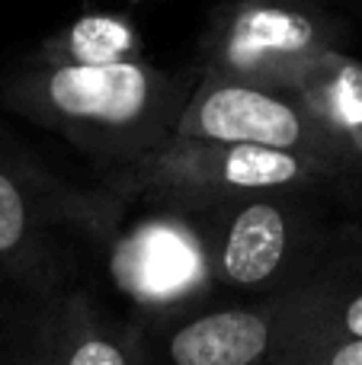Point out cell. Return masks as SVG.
I'll use <instances>...</instances> for the list:
<instances>
[{
	"instance_id": "4fadbf2b",
	"label": "cell",
	"mask_w": 362,
	"mask_h": 365,
	"mask_svg": "<svg viewBox=\"0 0 362 365\" xmlns=\"http://www.w3.org/2000/svg\"><path fill=\"white\" fill-rule=\"evenodd\" d=\"M13 365H58V349H55V317L42 324L36 330V336L29 340V346L13 359Z\"/></svg>"
},
{
	"instance_id": "30bf717a",
	"label": "cell",
	"mask_w": 362,
	"mask_h": 365,
	"mask_svg": "<svg viewBox=\"0 0 362 365\" xmlns=\"http://www.w3.org/2000/svg\"><path fill=\"white\" fill-rule=\"evenodd\" d=\"M58 365H141L145 349L128 336L106 330L83 302H71L55 317Z\"/></svg>"
},
{
	"instance_id": "9c48e42d",
	"label": "cell",
	"mask_w": 362,
	"mask_h": 365,
	"mask_svg": "<svg viewBox=\"0 0 362 365\" xmlns=\"http://www.w3.org/2000/svg\"><path fill=\"white\" fill-rule=\"evenodd\" d=\"M42 61H74V64H106L138 58V36L132 23L109 13H90L51 36L38 48Z\"/></svg>"
},
{
	"instance_id": "8992f818",
	"label": "cell",
	"mask_w": 362,
	"mask_h": 365,
	"mask_svg": "<svg viewBox=\"0 0 362 365\" xmlns=\"http://www.w3.org/2000/svg\"><path fill=\"white\" fill-rule=\"evenodd\" d=\"M301 192L308 189H263L224 205L202 208L218 218L205 231L218 282L241 292H286L311 282L299 279V263L311 247L308 218L295 205V195Z\"/></svg>"
},
{
	"instance_id": "52a82bcc",
	"label": "cell",
	"mask_w": 362,
	"mask_h": 365,
	"mask_svg": "<svg viewBox=\"0 0 362 365\" xmlns=\"http://www.w3.org/2000/svg\"><path fill=\"white\" fill-rule=\"evenodd\" d=\"M119 218L113 192L77 195L42 180L29 164L0 148V272L29 285L55 279V227L109 231Z\"/></svg>"
},
{
	"instance_id": "7a4b0ae2",
	"label": "cell",
	"mask_w": 362,
	"mask_h": 365,
	"mask_svg": "<svg viewBox=\"0 0 362 365\" xmlns=\"http://www.w3.org/2000/svg\"><path fill=\"white\" fill-rule=\"evenodd\" d=\"M340 173L305 154L173 135L160 148L122 164L109 192L115 202L154 199L177 212H202L263 189H311L340 180Z\"/></svg>"
},
{
	"instance_id": "ba28073f",
	"label": "cell",
	"mask_w": 362,
	"mask_h": 365,
	"mask_svg": "<svg viewBox=\"0 0 362 365\" xmlns=\"http://www.w3.org/2000/svg\"><path fill=\"white\" fill-rule=\"evenodd\" d=\"M113 279L145 308H177L199 298L212 272L209 234L196 212L164 208L125 231L109 253Z\"/></svg>"
},
{
	"instance_id": "7c38bea8",
	"label": "cell",
	"mask_w": 362,
	"mask_h": 365,
	"mask_svg": "<svg viewBox=\"0 0 362 365\" xmlns=\"http://www.w3.org/2000/svg\"><path fill=\"white\" fill-rule=\"evenodd\" d=\"M327 334L333 336H362V289H356L350 298L340 302L333 292L331 317H327Z\"/></svg>"
},
{
	"instance_id": "8fae6325",
	"label": "cell",
	"mask_w": 362,
	"mask_h": 365,
	"mask_svg": "<svg viewBox=\"0 0 362 365\" xmlns=\"http://www.w3.org/2000/svg\"><path fill=\"white\" fill-rule=\"evenodd\" d=\"M286 365H362V336H333Z\"/></svg>"
},
{
	"instance_id": "6da1fadb",
	"label": "cell",
	"mask_w": 362,
	"mask_h": 365,
	"mask_svg": "<svg viewBox=\"0 0 362 365\" xmlns=\"http://www.w3.org/2000/svg\"><path fill=\"white\" fill-rule=\"evenodd\" d=\"M192 90L190 77L141 58L106 64L36 58L4 83V103L119 170L177 135Z\"/></svg>"
},
{
	"instance_id": "5b68a950",
	"label": "cell",
	"mask_w": 362,
	"mask_h": 365,
	"mask_svg": "<svg viewBox=\"0 0 362 365\" xmlns=\"http://www.w3.org/2000/svg\"><path fill=\"white\" fill-rule=\"evenodd\" d=\"M177 135L196 141L292 151L324 160L337 170H353L337 135L292 90L263 87L237 77L202 74L177 122Z\"/></svg>"
},
{
	"instance_id": "3957f363",
	"label": "cell",
	"mask_w": 362,
	"mask_h": 365,
	"mask_svg": "<svg viewBox=\"0 0 362 365\" xmlns=\"http://www.w3.org/2000/svg\"><path fill=\"white\" fill-rule=\"evenodd\" d=\"M333 292L327 279H311L260 304L202 311L170 330L164 365H286L331 340Z\"/></svg>"
},
{
	"instance_id": "277c9868",
	"label": "cell",
	"mask_w": 362,
	"mask_h": 365,
	"mask_svg": "<svg viewBox=\"0 0 362 365\" xmlns=\"http://www.w3.org/2000/svg\"><path fill=\"white\" fill-rule=\"evenodd\" d=\"M337 36L318 0H228L205 29V74L292 90L337 51Z\"/></svg>"
}]
</instances>
